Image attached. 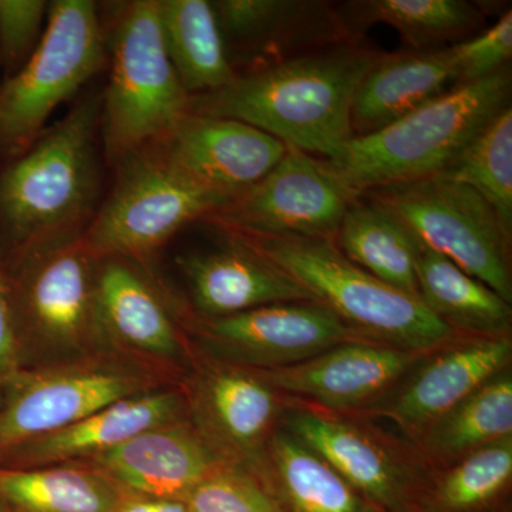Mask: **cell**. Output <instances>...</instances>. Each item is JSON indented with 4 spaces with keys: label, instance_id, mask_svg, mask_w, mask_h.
I'll return each instance as SVG.
<instances>
[{
    "label": "cell",
    "instance_id": "cell-1",
    "mask_svg": "<svg viewBox=\"0 0 512 512\" xmlns=\"http://www.w3.org/2000/svg\"><path fill=\"white\" fill-rule=\"evenodd\" d=\"M382 53L359 40L239 73L218 92L190 97L188 113L244 121L329 160L353 137L357 87Z\"/></svg>",
    "mask_w": 512,
    "mask_h": 512
},
{
    "label": "cell",
    "instance_id": "cell-2",
    "mask_svg": "<svg viewBox=\"0 0 512 512\" xmlns=\"http://www.w3.org/2000/svg\"><path fill=\"white\" fill-rule=\"evenodd\" d=\"M101 97L74 107L0 170V261L82 239L100 194Z\"/></svg>",
    "mask_w": 512,
    "mask_h": 512
},
{
    "label": "cell",
    "instance_id": "cell-3",
    "mask_svg": "<svg viewBox=\"0 0 512 512\" xmlns=\"http://www.w3.org/2000/svg\"><path fill=\"white\" fill-rule=\"evenodd\" d=\"M511 84L508 67L478 82L458 84L396 123L350 138L335 157L322 158L323 164L355 197L439 175L510 106Z\"/></svg>",
    "mask_w": 512,
    "mask_h": 512
},
{
    "label": "cell",
    "instance_id": "cell-4",
    "mask_svg": "<svg viewBox=\"0 0 512 512\" xmlns=\"http://www.w3.org/2000/svg\"><path fill=\"white\" fill-rule=\"evenodd\" d=\"M238 237L363 339L417 353L434 352L457 339L458 332L419 296L363 271L340 252L335 239Z\"/></svg>",
    "mask_w": 512,
    "mask_h": 512
},
{
    "label": "cell",
    "instance_id": "cell-5",
    "mask_svg": "<svg viewBox=\"0 0 512 512\" xmlns=\"http://www.w3.org/2000/svg\"><path fill=\"white\" fill-rule=\"evenodd\" d=\"M99 264L83 239L2 262L22 369L114 355L101 328Z\"/></svg>",
    "mask_w": 512,
    "mask_h": 512
},
{
    "label": "cell",
    "instance_id": "cell-6",
    "mask_svg": "<svg viewBox=\"0 0 512 512\" xmlns=\"http://www.w3.org/2000/svg\"><path fill=\"white\" fill-rule=\"evenodd\" d=\"M110 63L100 140L116 167L167 136L188 113L190 96L165 50L158 0H137L123 9L111 37Z\"/></svg>",
    "mask_w": 512,
    "mask_h": 512
},
{
    "label": "cell",
    "instance_id": "cell-7",
    "mask_svg": "<svg viewBox=\"0 0 512 512\" xmlns=\"http://www.w3.org/2000/svg\"><path fill=\"white\" fill-rule=\"evenodd\" d=\"M104 59L96 3H49L47 25L35 52L0 86V158L9 161L25 153L53 111L100 72Z\"/></svg>",
    "mask_w": 512,
    "mask_h": 512
},
{
    "label": "cell",
    "instance_id": "cell-8",
    "mask_svg": "<svg viewBox=\"0 0 512 512\" xmlns=\"http://www.w3.org/2000/svg\"><path fill=\"white\" fill-rule=\"evenodd\" d=\"M227 198L191 183L147 147L116 165V181L83 242L96 258H117L146 269L151 256Z\"/></svg>",
    "mask_w": 512,
    "mask_h": 512
},
{
    "label": "cell",
    "instance_id": "cell-9",
    "mask_svg": "<svg viewBox=\"0 0 512 512\" xmlns=\"http://www.w3.org/2000/svg\"><path fill=\"white\" fill-rule=\"evenodd\" d=\"M393 214L436 252L512 302L511 238L497 212L467 185L440 175L360 195Z\"/></svg>",
    "mask_w": 512,
    "mask_h": 512
},
{
    "label": "cell",
    "instance_id": "cell-10",
    "mask_svg": "<svg viewBox=\"0 0 512 512\" xmlns=\"http://www.w3.org/2000/svg\"><path fill=\"white\" fill-rule=\"evenodd\" d=\"M177 386L117 355L20 369L0 399V457L117 400Z\"/></svg>",
    "mask_w": 512,
    "mask_h": 512
},
{
    "label": "cell",
    "instance_id": "cell-11",
    "mask_svg": "<svg viewBox=\"0 0 512 512\" xmlns=\"http://www.w3.org/2000/svg\"><path fill=\"white\" fill-rule=\"evenodd\" d=\"M177 313L198 355L249 370L298 365L363 339L318 302L272 303L222 318H201L180 303Z\"/></svg>",
    "mask_w": 512,
    "mask_h": 512
},
{
    "label": "cell",
    "instance_id": "cell-12",
    "mask_svg": "<svg viewBox=\"0 0 512 512\" xmlns=\"http://www.w3.org/2000/svg\"><path fill=\"white\" fill-rule=\"evenodd\" d=\"M322 158L289 147L258 183L208 215L225 232L252 238H332L356 200Z\"/></svg>",
    "mask_w": 512,
    "mask_h": 512
},
{
    "label": "cell",
    "instance_id": "cell-13",
    "mask_svg": "<svg viewBox=\"0 0 512 512\" xmlns=\"http://www.w3.org/2000/svg\"><path fill=\"white\" fill-rule=\"evenodd\" d=\"M101 328L110 352L181 386L198 353L178 318L173 296L147 269L124 259H100Z\"/></svg>",
    "mask_w": 512,
    "mask_h": 512
},
{
    "label": "cell",
    "instance_id": "cell-14",
    "mask_svg": "<svg viewBox=\"0 0 512 512\" xmlns=\"http://www.w3.org/2000/svg\"><path fill=\"white\" fill-rule=\"evenodd\" d=\"M183 389L202 439L228 466L264 480L266 448L284 409L281 394L254 370L200 355Z\"/></svg>",
    "mask_w": 512,
    "mask_h": 512
},
{
    "label": "cell",
    "instance_id": "cell-15",
    "mask_svg": "<svg viewBox=\"0 0 512 512\" xmlns=\"http://www.w3.org/2000/svg\"><path fill=\"white\" fill-rule=\"evenodd\" d=\"M150 148L188 181L228 201L262 180L288 151L244 121L194 113Z\"/></svg>",
    "mask_w": 512,
    "mask_h": 512
},
{
    "label": "cell",
    "instance_id": "cell-16",
    "mask_svg": "<svg viewBox=\"0 0 512 512\" xmlns=\"http://www.w3.org/2000/svg\"><path fill=\"white\" fill-rule=\"evenodd\" d=\"M427 355L355 339L298 365L254 372L279 394L318 404L323 412H349L382 402Z\"/></svg>",
    "mask_w": 512,
    "mask_h": 512
},
{
    "label": "cell",
    "instance_id": "cell-17",
    "mask_svg": "<svg viewBox=\"0 0 512 512\" xmlns=\"http://www.w3.org/2000/svg\"><path fill=\"white\" fill-rule=\"evenodd\" d=\"M229 60L245 57L249 70L359 42L338 3L323 0H218L212 2Z\"/></svg>",
    "mask_w": 512,
    "mask_h": 512
},
{
    "label": "cell",
    "instance_id": "cell-18",
    "mask_svg": "<svg viewBox=\"0 0 512 512\" xmlns=\"http://www.w3.org/2000/svg\"><path fill=\"white\" fill-rule=\"evenodd\" d=\"M72 464L100 474L121 494L157 500H184L201 481L228 466L202 439L188 416Z\"/></svg>",
    "mask_w": 512,
    "mask_h": 512
},
{
    "label": "cell",
    "instance_id": "cell-19",
    "mask_svg": "<svg viewBox=\"0 0 512 512\" xmlns=\"http://www.w3.org/2000/svg\"><path fill=\"white\" fill-rule=\"evenodd\" d=\"M511 357L510 336L456 339L424 357L382 413L417 439L430 424L507 370Z\"/></svg>",
    "mask_w": 512,
    "mask_h": 512
},
{
    "label": "cell",
    "instance_id": "cell-20",
    "mask_svg": "<svg viewBox=\"0 0 512 512\" xmlns=\"http://www.w3.org/2000/svg\"><path fill=\"white\" fill-rule=\"evenodd\" d=\"M187 416L183 384L160 387L117 400L63 429L20 444L0 457V467L77 463L120 446L143 431Z\"/></svg>",
    "mask_w": 512,
    "mask_h": 512
},
{
    "label": "cell",
    "instance_id": "cell-21",
    "mask_svg": "<svg viewBox=\"0 0 512 512\" xmlns=\"http://www.w3.org/2000/svg\"><path fill=\"white\" fill-rule=\"evenodd\" d=\"M178 264L190 292L187 309L201 318H222L272 303L315 302L291 276L229 232L224 247L185 255Z\"/></svg>",
    "mask_w": 512,
    "mask_h": 512
},
{
    "label": "cell",
    "instance_id": "cell-22",
    "mask_svg": "<svg viewBox=\"0 0 512 512\" xmlns=\"http://www.w3.org/2000/svg\"><path fill=\"white\" fill-rule=\"evenodd\" d=\"M282 429L322 457L357 493L386 507L402 501L409 464L370 431L318 409L282 414Z\"/></svg>",
    "mask_w": 512,
    "mask_h": 512
},
{
    "label": "cell",
    "instance_id": "cell-23",
    "mask_svg": "<svg viewBox=\"0 0 512 512\" xmlns=\"http://www.w3.org/2000/svg\"><path fill=\"white\" fill-rule=\"evenodd\" d=\"M453 47L382 53L357 87L350 127L367 136L396 123L457 86Z\"/></svg>",
    "mask_w": 512,
    "mask_h": 512
},
{
    "label": "cell",
    "instance_id": "cell-24",
    "mask_svg": "<svg viewBox=\"0 0 512 512\" xmlns=\"http://www.w3.org/2000/svg\"><path fill=\"white\" fill-rule=\"evenodd\" d=\"M165 50L188 96L218 92L238 74L212 2L158 0Z\"/></svg>",
    "mask_w": 512,
    "mask_h": 512
},
{
    "label": "cell",
    "instance_id": "cell-25",
    "mask_svg": "<svg viewBox=\"0 0 512 512\" xmlns=\"http://www.w3.org/2000/svg\"><path fill=\"white\" fill-rule=\"evenodd\" d=\"M350 32L362 39L377 23L392 26L412 50L443 49L480 28L483 5L467 0H352L338 3Z\"/></svg>",
    "mask_w": 512,
    "mask_h": 512
},
{
    "label": "cell",
    "instance_id": "cell-26",
    "mask_svg": "<svg viewBox=\"0 0 512 512\" xmlns=\"http://www.w3.org/2000/svg\"><path fill=\"white\" fill-rule=\"evenodd\" d=\"M416 276L421 301L456 332L510 336L511 303L444 256L420 245Z\"/></svg>",
    "mask_w": 512,
    "mask_h": 512
},
{
    "label": "cell",
    "instance_id": "cell-27",
    "mask_svg": "<svg viewBox=\"0 0 512 512\" xmlns=\"http://www.w3.org/2000/svg\"><path fill=\"white\" fill-rule=\"evenodd\" d=\"M335 242L340 252L363 271L384 284L419 296L416 268L420 244L380 205L357 197L340 222Z\"/></svg>",
    "mask_w": 512,
    "mask_h": 512
},
{
    "label": "cell",
    "instance_id": "cell-28",
    "mask_svg": "<svg viewBox=\"0 0 512 512\" xmlns=\"http://www.w3.org/2000/svg\"><path fill=\"white\" fill-rule=\"evenodd\" d=\"M508 439H512L510 370L485 383L417 437L424 456L446 466Z\"/></svg>",
    "mask_w": 512,
    "mask_h": 512
},
{
    "label": "cell",
    "instance_id": "cell-29",
    "mask_svg": "<svg viewBox=\"0 0 512 512\" xmlns=\"http://www.w3.org/2000/svg\"><path fill=\"white\" fill-rule=\"evenodd\" d=\"M121 493L79 464L0 467V503L8 512H113Z\"/></svg>",
    "mask_w": 512,
    "mask_h": 512
},
{
    "label": "cell",
    "instance_id": "cell-30",
    "mask_svg": "<svg viewBox=\"0 0 512 512\" xmlns=\"http://www.w3.org/2000/svg\"><path fill=\"white\" fill-rule=\"evenodd\" d=\"M268 473L295 512H365L355 488L285 429H276L269 439Z\"/></svg>",
    "mask_w": 512,
    "mask_h": 512
},
{
    "label": "cell",
    "instance_id": "cell-31",
    "mask_svg": "<svg viewBox=\"0 0 512 512\" xmlns=\"http://www.w3.org/2000/svg\"><path fill=\"white\" fill-rule=\"evenodd\" d=\"M440 177L478 192L512 232V110L505 107Z\"/></svg>",
    "mask_w": 512,
    "mask_h": 512
},
{
    "label": "cell",
    "instance_id": "cell-32",
    "mask_svg": "<svg viewBox=\"0 0 512 512\" xmlns=\"http://www.w3.org/2000/svg\"><path fill=\"white\" fill-rule=\"evenodd\" d=\"M512 439L491 444L451 464L434 488L441 512H471L494 500L510 484Z\"/></svg>",
    "mask_w": 512,
    "mask_h": 512
},
{
    "label": "cell",
    "instance_id": "cell-33",
    "mask_svg": "<svg viewBox=\"0 0 512 512\" xmlns=\"http://www.w3.org/2000/svg\"><path fill=\"white\" fill-rule=\"evenodd\" d=\"M190 512H282L264 480L225 466L192 488L184 498Z\"/></svg>",
    "mask_w": 512,
    "mask_h": 512
},
{
    "label": "cell",
    "instance_id": "cell-34",
    "mask_svg": "<svg viewBox=\"0 0 512 512\" xmlns=\"http://www.w3.org/2000/svg\"><path fill=\"white\" fill-rule=\"evenodd\" d=\"M45 0H0V63L9 76L28 62L42 39Z\"/></svg>",
    "mask_w": 512,
    "mask_h": 512
},
{
    "label": "cell",
    "instance_id": "cell-35",
    "mask_svg": "<svg viewBox=\"0 0 512 512\" xmlns=\"http://www.w3.org/2000/svg\"><path fill=\"white\" fill-rule=\"evenodd\" d=\"M451 47L456 56L457 86L478 82L505 69L512 56L511 10L493 28Z\"/></svg>",
    "mask_w": 512,
    "mask_h": 512
},
{
    "label": "cell",
    "instance_id": "cell-36",
    "mask_svg": "<svg viewBox=\"0 0 512 512\" xmlns=\"http://www.w3.org/2000/svg\"><path fill=\"white\" fill-rule=\"evenodd\" d=\"M20 369L22 365L15 316L10 302L8 279L0 262V399L10 380L18 375Z\"/></svg>",
    "mask_w": 512,
    "mask_h": 512
},
{
    "label": "cell",
    "instance_id": "cell-37",
    "mask_svg": "<svg viewBox=\"0 0 512 512\" xmlns=\"http://www.w3.org/2000/svg\"><path fill=\"white\" fill-rule=\"evenodd\" d=\"M113 512H190L184 500H157L121 494Z\"/></svg>",
    "mask_w": 512,
    "mask_h": 512
},
{
    "label": "cell",
    "instance_id": "cell-38",
    "mask_svg": "<svg viewBox=\"0 0 512 512\" xmlns=\"http://www.w3.org/2000/svg\"><path fill=\"white\" fill-rule=\"evenodd\" d=\"M0 512H8L6 511L5 505H3L2 503H0Z\"/></svg>",
    "mask_w": 512,
    "mask_h": 512
}]
</instances>
